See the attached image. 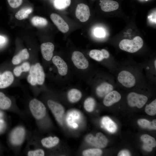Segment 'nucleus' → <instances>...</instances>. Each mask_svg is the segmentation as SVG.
Instances as JSON below:
<instances>
[{
  "mask_svg": "<svg viewBox=\"0 0 156 156\" xmlns=\"http://www.w3.org/2000/svg\"><path fill=\"white\" fill-rule=\"evenodd\" d=\"M45 75L43 68L39 63L32 65L30 68L29 74L27 77L28 82L32 86L41 85L45 80Z\"/></svg>",
  "mask_w": 156,
  "mask_h": 156,
  "instance_id": "1",
  "label": "nucleus"
},
{
  "mask_svg": "<svg viewBox=\"0 0 156 156\" xmlns=\"http://www.w3.org/2000/svg\"><path fill=\"white\" fill-rule=\"evenodd\" d=\"M143 41L139 36L134 37L133 40L124 39L119 43V47L121 50L128 52L133 53L140 50L143 46Z\"/></svg>",
  "mask_w": 156,
  "mask_h": 156,
  "instance_id": "2",
  "label": "nucleus"
},
{
  "mask_svg": "<svg viewBox=\"0 0 156 156\" xmlns=\"http://www.w3.org/2000/svg\"><path fill=\"white\" fill-rule=\"evenodd\" d=\"M29 107L31 114L37 120L43 118L46 114V107L42 103L37 99H33L30 101Z\"/></svg>",
  "mask_w": 156,
  "mask_h": 156,
  "instance_id": "3",
  "label": "nucleus"
},
{
  "mask_svg": "<svg viewBox=\"0 0 156 156\" xmlns=\"http://www.w3.org/2000/svg\"><path fill=\"white\" fill-rule=\"evenodd\" d=\"M47 104L57 122L60 125H62L65 111L63 106L61 104L51 100H48Z\"/></svg>",
  "mask_w": 156,
  "mask_h": 156,
  "instance_id": "4",
  "label": "nucleus"
},
{
  "mask_svg": "<svg viewBox=\"0 0 156 156\" xmlns=\"http://www.w3.org/2000/svg\"><path fill=\"white\" fill-rule=\"evenodd\" d=\"M85 139L88 143L100 148H105L108 143L106 136L101 132L97 133L95 137L91 134H88Z\"/></svg>",
  "mask_w": 156,
  "mask_h": 156,
  "instance_id": "5",
  "label": "nucleus"
},
{
  "mask_svg": "<svg viewBox=\"0 0 156 156\" xmlns=\"http://www.w3.org/2000/svg\"><path fill=\"white\" fill-rule=\"evenodd\" d=\"M148 99L146 96L134 92L130 93L127 96L128 105L131 107H136L139 108H142L146 103Z\"/></svg>",
  "mask_w": 156,
  "mask_h": 156,
  "instance_id": "6",
  "label": "nucleus"
},
{
  "mask_svg": "<svg viewBox=\"0 0 156 156\" xmlns=\"http://www.w3.org/2000/svg\"><path fill=\"white\" fill-rule=\"evenodd\" d=\"M118 79L122 85L127 88L134 86L136 83L134 75L130 72L126 70H122L119 73Z\"/></svg>",
  "mask_w": 156,
  "mask_h": 156,
  "instance_id": "7",
  "label": "nucleus"
},
{
  "mask_svg": "<svg viewBox=\"0 0 156 156\" xmlns=\"http://www.w3.org/2000/svg\"><path fill=\"white\" fill-rule=\"evenodd\" d=\"M71 59L74 65L79 69H85L88 67V61L83 54L79 51L73 52Z\"/></svg>",
  "mask_w": 156,
  "mask_h": 156,
  "instance_id": "8",
  "label": "nucleus"
},
{
  "mask_svg": "<svg viewBox=\"0 0 156 156\" xmlns=\"http://www.w3.org/2000/svg\"><path fill=\"white\" fill-rule=\"evenodd\" d=\"M77 18L81 22L87 21L90 16V12L88 5L83 3L77 5L75 11Z\"/></svg>",
  "mask_w": 156,
  "mask_h": 156,
  "instance_id": "9",
  "label": "nucleus"
},
{
  "mask_svg": "<svg viewBox=\"0 0 156 156\" xmlns=\"http://www.w3.org/2000/svg\"><path fill=\"white\" fill-rule=\"evenodd\" d=\"M25 135V131L23 128L22 127H16L11 133L10 141L14 145H19L23 141Z\"/></svg>",
  "mask_w": 156,
  "mask_h": 156,
  "instance_id": "10",
  "label": "nucleus"
},
{
  "mask_svg": "<svg viewBox=\"0 0 156 156\" xmlns=\"http://www.w3.org/2000/svg\"><path fill=\"white\" fill-rule=\"evenodd\" d=\"M50 18L61 31L65 33L68 31L69 27L68 25L59 15L56 13H52L50 15Z\"/></svg>",
  "mask_w": 156,
  "mask_h": 156,
  "instance_id": "11",
  "label": "nucleus"
},
{
  "mask_svg": "<svg viewBox=\"0 0 156 156\" xmlns=\"http://www.w3.org/2000/svg\"><path fill=\"white\" fill-rule=\"evenodd\" d=\"M42 55L46 60H50L53 56L54 46L51 42H49L42 43L40 46Z\"/></svg>",
  "mask_w": 156,
  "mask_h": 156,
  "instance_id": "12",
  "label": "nucleus"
},
{
  "mask_svg": "<svg viewBox=\"0 0 156 156\" xmlns=\"http://www.w3.org/2000/svg\"><path fill=\"white\" fill-rule=\"evenodd\" d=\"M121 98L120 94L117 91L114 90L105 96L103 103L106 106H109L119 101Z\"/></svg>",
  "mask_w": 156,
  "mask_h": 156,
  "instance_id": "13",
  "label": "nucleus"
},
{
  "mask_svg": "<svg viewBox=\"0 0 156 156\" xmlns=\"http://www.w3.org/2000/svg\"><path fill=\"white\" fill-rule=\"evenodd\" d=\"M52 62L57 68L59 73L61 75H66L68 72V66L65 62L60 56L55 55L52 59Z\"/></svg>",
  "mask_w": 156,
  "mask_h": 156,
  "instance_id": "14",
  "label": "nucleus"
},
{
  "mask_svg": "<svg viewBox=\"0 0 156 156\" xmlns=\"http://www.w3.org/2000/svg\"><path fill=\"white\" fill-rule=\"evenodd\" d=\"M14 80L13 75L11 72L6 71L0 75V88H4L9 86Z\"/></svg>",
  "mask_w": 156,
  "mask_h": 156,
  "instance_id": "15",
  "label": "nucleus"
},
{
  "mask_svg": "<svg viewBox=\"0 0 156 156\" xmlns=\"http://www.w3.org/2000/svg\"><path fill=\"white\" fill-rule=\"evenodd\" d=\"M99 5L101 9L105 12H109L117 9L119 7L118 3L112 0H101Z\"/></svg>",
  "mask_w": 156,
  "mask_h": 156,
  "instance_id": "16",
  "label": "nucleus"
},
{
  "mask_svg": "<svg viewBox=\"0 0 156 156\" xmlns=\"http://www.w3.org/2000/svg\"><path fill=\"white\" fill-rule=\"evenodd\" d=\"M113 89V86L112 84L107 82H104L97 87L96 92L98 96L103 97L112 91Z\"/></svg>",
  "mask_w": 156,
  "mask_h": 156,
  "instance_id": "17",
  "label": "nucleus"
},
{
  "mask_svg": "<svg viewBox=\"0 0 156 156\" xmlns=\"http://www.w3.org/2000/svg\"><path fill=\"white\" fill-rule=\"evenodd\" d=\"M60 141L59 138L57 137L50 136L42 139L41 141V142L44 147L47 148H51L57 145Z\"/></svg>",
  "mask_w": 156,
  "mask_h": 156,
  "instance_id": "18",
  "label": "nucleus"
},
{
  "mask_svg": "<svg viewBox=\"0 0 156 156\" xmlns=\"http://www.w3.org/2000/svg\"><path fill=\"white\" fill-rule=\"evenodd\" d=\"M82 94L79 90L73 88L70 90L67 94V98L69 101L72 103H76L81 98Z\"/></svg>",
  "mask_w": 156,
  "mask_h": 156,
  "instance_id": "19",
  "label": "nucleus"
},
{
  "mask_svg": "<svg viewBox=\"0 0 156 156\" xmlns=\"http://www.w3.org/2000/svg\"><path fill=\"white\" fill-rule=\"evenodd\" d=\"M29 57V54L27 49H24L14 56L12 60V62L14 65H17L22 61L28 59Z\"/></svg>",
  "mask_w": 156,
  "mask_h": 156,
  "instance_id": "20",
  "label": "nucleus"
},
{
  "mask_svg": "<svg viewBox=\"0 0 156 156\" xmlns=\"http://www.w3.org/2000/svg\"><path fill=\"white\" fill-rule=\"evenodd\" d=\"M102 124L104 128L108 131L114 133L117 130L116 124L109 117H104L102 120Z\"/></svg>",
  "mask_w": 156,
  "mask_h": 156,
  "instance_id": "21",
  "label": "nucleus"
},
{
  "mask_svg": "<svg viewBox=\"0 0 156 156\" xmlns=\"http://www.w3.org/2000/svg\"><path fill=\"white\" fill-rule=\"evenodd\" d=\"M11 100L1 92H0V108L4 110L9 109L11 106Z\"/></svg>",
  "mask_w": 156,
  "mask_h": 156,
  "instance_id": "22",
  "label": "nucleus"
},
{
  "mask_svg": "<svg viewBox=\"0 0 156 156\" xmlns=\"http://www.w3.org/2000/svg\"><path fill=\"white\" fill-rule=\"evenodd\" d=\"M32 11L31 8H25L19 10L15 15L16 18L18 20H22L27 18Z\"/></svg>",
  "mask_w": 156,
  "mask_h": 156,
  "instance_id": "23",
  "label": "nucleus"
},
{
  "mask_svg": "<svg viewBox=\"0 0 156 156\" xmlns=\"http://www.w3.org/2000/svg\"><path fill=\"white\" fill-rule=\"evenodd\" d=\"M31 21L32 25L36 27H44L48 24V21L46 18L38 16H34Z\"/></svg>",
  "mask_w": 156,
  "mask_h": 156,
  "instance_id": "24",
  "label": "nucleus"
},
{
  "mask_svg": "<svg viewBox=\"0 0 156 156\" xmlns=\"http://www.w3.org/2000/svg\"><path fill=\"white\" fill-rule=\"evenodd\" d=\"M30 68L29 63L28 62H25L21 66L16 67L13 70L14 73L16 76L19 77L23 72L28 71Z\"/></svg>",
  "mask_w": 156,
  "mask_h": 156,
  "instance_id": "25",
  "label": "nucleus"
},
{
  "mask_svg": "<svg viewBox=\"0 0 156 156\" xmlns=\"http://www.w3.org/2000/svg\"><path fill=\"white\" fill-rule=\"evenodd\" d=\"M95 105L94 99L92 97L87 98L84 101L83 106L87 112H92L94 109Z\"/></svg>",
  "mask_w": 156,
  "mask_h": 156,
  "instance_id": "26",
  "label": "nucleus"
},
{
  "mask_svg": "<svg viewBox=\"0 0 156 156\" xmlns=\"http://www.w3.org/2000/svg\"><path fill=\"white\" fill-rule=\"evenodd\" d=\"M102 151L100 148H89L83 151L82 153L84 156H100L102 155Z\"/></svg>",
  "mask_w": 156,
  "mask_h": 156,
  "instance_id": "27",
  "label": "nucleus"
},
{
  "mask_svg": "<svg viewBox=\"0 0 156 156\" xmlns=\"http://www.w3.org/2000/svg\"><path fill=\"white\" fill-rule=\"evenodd\" d=\"M141 139L144 144L150 146L153 148L156 146V142L155 139L149 135L147 134L143 135L141 136Z\"/></svg>",
  "mask_w": 156,
  "mask_h": 156,
  "instance_id": "28",
  "label": "nucleus"
},
{
  "mask_svg": "<svg viewBox=\"0 0 156 156\" xmlns=\"http://www.w3.org/2000/svg\"><path fill=\"white\" fill-rule=\"evenodd\" d=\"M71 1V0H54V6L58 10L64 9L70 5Z\"/></svg>",
  "mask_w": 156,
  "mask_h": 156,
  "instance_id": "29",
  "label": "nucleus"
},
{
  "mask_svg": "<svg viewBox=\"0 0 156 156\" xmlns=\"http://www.w3.org/2000/svg\"><path fill=\"white\" fill-rule=\"evenodd\" d=\"M89 55L90 57L97 61H101L104 59L101 51L99 50H91Z\"/></svg>",
  "mask_w": 156,
  "mask_h": 156,
  "instance_id": "30",
  "label": "nucleus"
},
{
  "mask_svg": "<svg viewBox=\"0 0 156 156\" xmlns=\"http://www.w3.org/2000/svg\"><path fill=\"white\" fill-rule=\"evenodd\" d=\"M145 111L146 113L150 116H153L156 114V99L154 100L146 106Z\"/></svg>",
  "mask_w": 156,
  "mask_h": 156,
  "instance_id": "31",
  "label": "nucleus"
},
{
  "mask_svg": "<svg viewBox=\"0 0 156 156\" xmlns=\"http://www.w3.org/2000/svg\"><path fill=\"white\" fill-rule=\"evenodd\" d=\"M138 123L141 127L150 129H156L155 127L152 122L145 119H140L138 120Z\"/></svg>",
  "mask_w": 156,
  "mask_h": 156,
  "instance_id": "32",
  "label": "nucleus"
},
{
  "mask_svg": "<svg viewBox=\"0 0 156 156\" xmlns=\"http://www.w3.org/2000/svg\"><path fill=\"white\" fill-rule=\"evenodd\" d=\"M44 152L41 149L30 151L28 152L27 155L29 156H43L44 155Z\"/></svg>",
  "mask_w": 156,
  "mask_h": 156,
  "instance_id": "33",
  "label": "nucleus"
},
{
  "mask_svg": "<svg viewBox=\"0 0 156 156\" xmlns=\"http://www.w3.org/2000/svg\"><path fill=\"white\" fill-rule=\"evenodd\" d=\"M10 5L12 8H16L22 3L23 0H8Z\"/></svg>",
  "mask_w": 156,
  "mask_h": 156,
  "instance_id": "34",
  "label": "nucleus"
},
{
  "mask_svg": "<svg viewBox=\"0 0 156 156\" xmlns=\"http://www.w3.org/2000/svg\"><path fill=\"white\" fill-rule=\"evenodd\" d=\"M95 36L98 37L102 38L105 36V32L104 30L101 28H96L94 31Z\"/></svg>",
  "mask_w": 156,
  "mask_h": 156,
  "instance_id": "35",
  "label": "nucleus"
},
{
  "mask_svg": "<svg viewBox=\"0 0 156 156\" xmlns=\"http://www.w3.org/2000/svg\"><path fill=\"white\" fill-rule=\"evenodd\" d=\"M118 156H130L131 154L129 151L123 150L120 151L118 154Z\"/></svg>",
  "mask_w": 156,
  "mask_h": 156,
  "instance_id": "36",
  "label": "nucleus"
},
{
  "mask_svg": "<svg viewBox=\"0 0 156 156\" xmlns=\"http://www.w3.org/2000/svg\"><path fill=\"white\" fill-rule=\"evenodd\" d=\"M103 57L104 58L107 59L108 58L109 56V52L106 50L103 49L101 50Z\"/></svg>",
  "mask_w": 156,
  "mask_h": 156,
  "instance_id": "37",
  "label": "nucleus"
},
{
  "mask_svg": "<svg viewBox=\"0 0 156 156\" xmlns=\"http://www.w3.org/2000/svg\"><path fill=\"white\" fill-rule=\"evenodd\" d=\"M142 148L144 150L148 152L151 151L152 150L153 148L151 146L145 144H144Z\"/></svg>",
  "mask_w": 156,
  "mask_h": 156,
  "instance_id": "38",
  "label": "nucleus"
},
{
  "mask_svg": "<svg viewBox=\"0 0 156 156\" xmlns=\"http://www.w3.org/2000/svg\"><path fill=\"white\" fill-rule=\"evenodd\" d=\"M5 126L4 121L2 119H0V132L2 131L4 129Z\"/></svg>",
  "mask_w": 156,
  "mask_h": 156,
  "instance_id": "39",
  "label": "nucleus"
},
{
  "mask_svg": "<svg viewBox=\"0 0 156 156\" xmlns=\"http://www.w3.org/2000/svg\"><path fill=\"white\" fill-rule=\"evenodd\" d=\"M5 40L4 37L0 36V44H3L5 42Z\"/></svg>",
  "mask_w": 156,
  "mask_h": 156,
  "instance_id": "40",
  "label": "nucleus"
},
{
  "mask_svg": "<svg viewBox=\"0 0 156 156\" xmlns=\"http://www.w3.org/2000/svg\"><path fill=\"white\" fill-rule=\"evenodd\" d=\"M78 125L76 123H74L73 125V127L74 128H77V127Z\"/></svg>",
  "mask_w": 156,
  "mask_h": 156,
  "instance_id": "41",
  "label": "nucleus"
},
{
  "mask_svg": "<svg viewBox=\"0 0 156 156\" xmlns=\"http://www.w3.org/2000/svg\"><path fill=\"white\" fill-rule=\"evenodd\" d=\"M3 113L0 111V119L3 116Z\"/></svg>",
  "mask_w": 156,
  "mask_h": 156,
  "instance_id": "42",
  "label": "nucleus"
},
{
  "mask_svg": "<svg viewBox=\"0 0 156 156\" xmlns=\"http://www.w3.org/2000/svg\"><path fill=\"white\" fill-rule=\"evenodd\" d=\"M154 66H155V68L156 69V60H155V61H154Z\"/></svg>",
  "mask_w": 156,
  "mask_h": 156,
  "instance_id": "43",
  "label": "nucleus"
},
{
  "mask_svg": "<svg viewBox=\"0 0 156 156\" xmlns=\"http://www.w3.org/2000/svg\"></svg>",
  "mask_w": 156,
  "mask_h": 156,
  "instance_id": "44",
  "label": "nucleus"
}]
</instances>
